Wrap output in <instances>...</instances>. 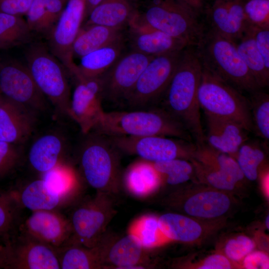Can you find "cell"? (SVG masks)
I'll return each instance as SVG.
<instances>
[{"mask_svg": "<svg viewBox=\"0 0 269 269\" xmlns=\"http://www.w3.org/2000/svg\"><path fill=\"white\" fill-rule=\"evenodd\" d=\"M203 64L196 46H188L182 53L178 65L159 100L162 108L190 133L195 143L205 142L197 93Z\"/></svg>", "mask_w": 269, "mask_h": 269, "instance_id": "6da1fadb", "label": "cell"}, {"mask_svg": "<svg viewBox=\"0 0 269 269\" xmlns=\"http://www.w3.org/2000/svg\"><path fill=\"white\" fill-rule=\"evenodd\" d=\"M93 131L107 136L158 135L194 142L187 130L162 108L105 112Z\"/></svg>", "mask_w": 269, "mask_h": 269, "instance_id": "7a4b0ae2", "label": "cell"}, {"mask_svg": "<svg viewBox=\"0 0 269 269\" xmlns=\"http://www.w3.org/2000/svg\"><path fill=\"white\" fill-rule=\"evenodd\" d=\"M196 47L203 66L218 77L241 92L259 90L234 41L210 29Z\"/></svg>", "mask_w": 269, "mask_h": 269, "instance_id": "3957f363", "label": "cell"}, {"mask_svg": "<svg viewBox=\"0 0 269 269\" xmlns=\"http://www.w3.org/2000/svg\"><path fill=\"white\" fill-rule=\"evenodd\" d=\"M83 145L80 165L87 183L97 192L112 195L119 191L120 152L108 137L94 133Z\"/></svg>", "mask_w": 269, "mask_h": 269, "instance_id": "277c9868", "label": "cell"}, {"mask_svg": "<svg viewBox=\"0 0 269 269\" xmlns=\"http://www.w3.org/2000/svg\"><path fill=\"white\" fill-rule=\"evenodd\" d=\"M197 97L205 115L234 120L253 131L248 99L203 65Z\"/></svg>", "mask_w": 269, "mask_h": 269, "instance_id": "5b68a950", "label": "cell"}, {"mask_svg": "<svg viewBox=\"0 0 269 269\" xmlns=\"http://www.w3.org/2000/svg\"><path fill=\"white\" fill-rule=\"evenodd\" d=\"M134 18L190 46H197L204 33L198 16L179 0H151Z\"/></svg>", "mask_w": 269, "mask_h": 269, "instance_id": "8992f818", "label": "cell"}, {"mask_svg": "<svg viewBox=\"0 0 269 269\" xmlns=\"http://www.w3.org/2000/svg\"><path fill=\"white\" fill-rule=\"evenodd\" d=\"M26 66L37 87L62 115H69L71 94L63 65L40 43L25 52Z\"/></svg>", "mask_w": 269, "mask_h": 269, "instance_id": "52a82bcc", "label": "cell"}, {"mask_svg": "<svg viewBox=\"0 0 269 269\" xmlns=\"http://www.w3.org/2000/svg\"><path fill=\"white\" fill-rule=\"evenodd\" d=\"M111 195L97 192L75 206L69 218L72 234L68 242L89 248L97 245L116 212Z\"/></svg>", "mask_w": 269, "mask_h": 269, "instance_id": "ba28073f", "label": "cell"}, {"mask_svg": "<svg viewBox=\"0 0 269 269\" xmlns=\"http://www.w3.org/2000/svg\"><path fill=\"white\" fill-rule=\"evenodd\" d=\"M107 137L120 152L152 162L195 158L196 143L177 138L158 135Z\"/></svg>", "mask_w": 269, "mask_h": 269, "instance_id": "9c48e42d", "label": "cell"}, {"mask_svg": "<svg viewBox=\"0 0 269 269\" xmlns=\"http://www.w3.org/2000/svg\"><path fill=\"white\" fill-rule=\"evenodd\" d=\"M183 49L152 58L125 100L130 106L142 108L159 101L170 82Z\"/></svg>", "mask_w": 269, "mask_h": 269, "instance_id": "30bf717a", "label": "cell"}, {"mask_svg": "<svg viewBox=\"0 0 269 269\" xmlns=\"http://www.w3.org/2000/svg\"><path fill=\"white\" fill-rule=\"evenodd\" d=\"M0 93L36 115L46 108V97L37 87L26 65L16 60L0 63Z\"/></svg>", "mask_w": 269, "mask_h": 269, "instance_id": "8fae6325", "label": "cell"}, {"mask_svg": "<svg viewBox=\"0 0 269 269\" xmlns=\"http://www.w3.org/2000/svg\"><path fill=\"white\" fill-rule=\"evenodd\" d=\"M71 75L76 84L71 95L69 116L84 134H88L94 130L105 112L102 105L104 94L101 77H84L77 68Z\"/></svg>", "mask_w": 269, "mask_h": 269, "instance_id": "7c38bea8", "label": "cell"}, {"mask_svg": "<svg viewBox=\"0 0 269 269\" xmlns=\"http://www.w3.org/2000/svg\"><path fill=\"white\" fill-rule=\"evenodd\" d=\"M86 0H68L59 19L49 35L51 52L70 73L76 68L72 46L86 15Z\"/></svg>", "mask_w": 269, "mask_h": 269, "instance_id": "4fadbf2b", "label": "cell"}, {"mask_svg": "<svg viewBox=\"0 0 269 269\" xmlns=\"http://www.w3.org/2000/svg\"><path fill=\"white\" fill-rule=\"evenodd\" d=\"M153 57L132 50L123 54L101 77L104 98L125 100Z\"/></svg>", "mask_w": 269, "mask_h": 269, "instance_id": "5bb4252c", "label": "cell"}, {"mask_svg": "<svg viewBox=\"0 0 269 269\" xmlns=\"http://www.w3.org/2000/svg\"><path fill=\"white\" fill-rule=\"evenodd\" d=\"M103 269H144L145 250L131 234L118 237L104 233L95 246Z\"/></svg>", "mask_w": 269, "mask_h": 269, "instance_id": "9a60e30c", "label": "cell"}, {"mask_svg": "<svg viewBox=\"0 0 269 269\" xmlns=\"http://www.w3.org/2000/svg\"><path fill=\"white\" fill-rule=\"evenodd\" d=\"M20 232L56 250L66 244L72 234L70 219L58 210L32 211Z\"/></svg>", "mask_w": 269, "mask_h": 269, "instance_id": "2e32d148", "label": "cell"}, {"mask_svg": "<svg viewBox=\"0 0 269 269\" xmlns=\"http://www.w3.org/2000/svg\"><path fill=\"white\" fill-rule=\"evenodd\" d=\"M10 245V269H60L57 250L20 232Z\"/></svg>", "mask_w": 269, "mask_h": 269, "instance_id": "e0dca14e", "label": "cell"}, {"mask_svg": "<svg viewBox=\"0 0 269 269\" xmlns=\"http://www.w3.org/2000/svg\"><path fill=\"white\" fill-rule=\"evenodd\" d=\"M129 41L132 50L155 57L183 50L189 44L137 21L129 23Z\"/></svg>", "mask_w": 269, "mask_h": 269, "instance_id": "ac0fdd59", "label": "cell"}, {"mask_svg": "<svg viewBox=\"0 0 269 269\" xmlns=\"http://www.w3.org/2000/svg\"><path fill=\"white\" fill-rule=\"evenodd\" d=\"M36 114L0 93V140L19 145L32 134Z\"/></svg>", "mask_w": 269, "mask_h": 269, "instance_id": "d6986e66", "label": "cell"}, {"mask_svg": "<svg viewBox=\"0 0 269 269\" xmlns=\"http://www.w3.org/2000/svg\"><path fill=\"white\" fill-rule=\"evenodd\" d=\"M245 1L214 0L208 12L210 29L236 41L248 25L244 12Z\"/></svg>", "mask_w": 269, "mask_h": 269, "instance_id": "ffe728a7", "label": "cell"}, {"mask_svg": "<svg viewBox=\"0 0 269 269\" xmlns=\"http://www.w3.org/2000/svg\"><path fill=\"white\" fill-rule=\"evenodd\" d=\"M205 141L210 146L234 158L239 147L248 139V132L241 124L227 118L205 115Z\"/></svg>", "mask_w": 269, "mask_h": 269, "instance_id": "44dd1931", "label": "cell"}, {"mask_svg": "<svg viewBox=\"0 0 269 269\" xmlns=\"http://www.w3.org/2000/svg\"><path fill=\"white\" fill-rule=\"evenodd\" d=\"M137 11L136 0H103L90 12L85 25L124 29Z\"/></svg>", "mask_w": 269, "mask_h": 269, "instance_id": "7402d4cb", "label": "cell"}, {"mask_svg": "<svg viewBox=\"0 0 269 269\" xmlns=\"http://www.w3.org/2000/svg\"><path fill=\"white\" fill-rule=\"evenodd\" d=\"M9 195L17 206L32 212L58 210L65 205L61 197L42 178L28 183L18 193Z\"/></svg>", "mask_w": 269, "mask_h": 269, "instance_id": "603a6c76", "label": "cell"}, {"mask_svg": "<svg viewBox=\"0 0 269 269\" xmlns=\"http://www.w3.org/2000/svg\"><path fill=\"white\" fill-rule=\"evenodd\" d=\"M64 147L63 140L57 134L43 135L31 145L28 154L29 163L35 171L43 174L60 162Z\"/></svg>", "mask_w": 269, "mask_h": 269, "instance_id": "cb8c5ba5", "label": "cell"}, {"mask_svg": "<svg viewBox=\"0 0 269 269\" xmlns=\"http://www.w3.org/2000/svg\"><path fill=\"white\" fill-rule=\"evenodd\" d=\"M162 178L153 163L145 160L132 164L126 170L123 182L127 190L134 196L150 195L160 185Z\"/></svg>", "mask_w": 269, "mask_h": 269, "instance_id": "d4e9b609", "label": "cell"}, {"mask_svg": "<svg viewBox=\"0 0 269 269\" xmlns=\"http://www.w3.org/2000/svg\"><path fill=\"white\" fill-rule=\"evenodd\" d=\"M124 29L98 24L81 27L72 46L73 56L81 58L88 53L124 38Z\"/></svg>", "mask_w": 269, "mask_h": 269, "instance_id": "484cf974", "label": "cell"}, {"mask_svg": "<svg viewBox=\"0 0 269 269\" xmlns=\"http://www.w3.org/2000/svg\"><path fill=\"white\" fill-rule=\"evenodd\" d=\"M124 38L116 41L81 57L77 71L88 78L101 77L123 54Z\"/></svg>", "mask_w": 269, "mask_h": 269, "instance_id": "4316f807", "label": "cell"}, {"mask_svg": "<svg viewBox=\"0 0 269 269\" xmlns=\"http://www.w3.org/2000/svg\"><path fill=\"white\" fill-rule=\"evenodd\" d=\"M65 0H33L27 11L26 21L33 32L49 35L64 7Z\"/></svg>", "mask_w": 269, "mask_h": 269, "instance_id": "83f0119b", "label": "cell"}, {"mask_svg": "<svg viewBox=\"0 0 269 269\" xmlns=\"http://www.w3.org/2000/svg\"><path fill=\"white\" fill-rule=\"evenodd\" d=\"M230 201L225 194L213 191L198 193L189 197L184 204L186 213L192 216L212 218L225 214Z\"/></svg>", "mask_w": 269, "mask_h": 269, "instance_id": "f1b7e54d", "label": "cell"}, {"mask_svg": "<svg viewBox=\"0 0 269 269\" xmlns=\"http://www.w3.org/2000/svg\"><path fill=\"white\" fill-rule=\"evenodd\" d=\"M237 51L259 88L269 85V70L265 65L248 25L242 36L235 41Z\"/></svg>", "mask_w": 269, "mask_h": 269, "instance_id": "f546056e", "label": "cell"}, {"mask_svg": "<svg viewBox=\"0 0 269 269\" xmlns=\"http://www.w3.org/2000/svg\"><path fill=\"white\" fill-rule=\"evenodd\" d=\"M57 252L62 269H103L96 247L89 248L67 242Z\"/></svg>", "mask_w": 269, "mask_h": 269, "instance_id": "4dcf8cb0", "label": "cell"}, {"mask_svg": "<svg viewBox=\"0 0 269 269\" xmlns=\"http://www.w3.org/2000/svg\"><path fill=\"white\" fill-rule=\"evenodd\" d=\"M158 223L162 233L171 241H194L202 233V228L198 223L178 214H163L158 218Z\"/></svg>", "mask_w": 269, "mask_h": 269, "instance_id": "1f68e13d", "label": "cell"}, {"mask_svg": "<svg viewBox=\"0 0 269 269\" xmlns=\"http://www.w3.org/2000/svg\"><path fill=\"white\" fill-rule=\"evenodd\" d=\"M42 174V178L61 197L65 205L80 191V185L74 171L61 162Z\"/></svg>", "mask_w": 269, "mask_h": 269, "instance_id": "d6a6232c", "label": "cell"}, {"mask_svg": "<svg viewBox=\"0 0 269 269\" xmlns=\"http://www.w3.org/2000/svg\"><path fill=\"white\" fill-rule=\"evenodd\" d=\"M32 33L21 16L0 12V50L30 42Z\"/></svg>", "mask_w": 269, "mask_h": 269, "instance_id": "836d02e7", "label": "cell"}, {"mask_svg": "<svg viewBox=\"0 0 269 269\" xmlns=\"http://www.w3.org/2000/svg\"><path fill=\"white\" fill-rule=\"evenodd\" d=\"M128 233L135 237L145 250L171 242L161 231L158 218L152 215H144L134 220L131 224Z\"/></svg>", "mask_w": 269, "mask_h": 269, "instance_id": "e575fe53", "label": "cell"}, {"mask_svg": "<svg viewBox=\"0 0 269 269\" xmlns=\"http://www.w3.org/2000/svg\"><path fill=\"white\" fill-rule=\"evenodd\" d=\"M262 147L258 143L248 139L239 147L234 157L244 177L250 180L257 179L259 167L265 159Z\"/></svg>", "mask_w": 269, "mask_h": 269, "instance_id": "d590c367", "label": "cell"}, {"mask_svg": "<svg viewBox=\"0 0 269 269\" xmlns=\"http://www.w3.org/2000/svg\"><path fill=\"white\" fill-rule=\"evenodd\" d=\"M249 100L253 131L267 142L269 140V96L256 90Z\"/></svg>", "mask_w": 269, "mask_h": 269, "instance_id": "8d00e7d4", "label": "cell"}, {"mask_svg": "<svg viewBox=\"0 0 269 269\" xmlns=\"http://www.w3.org/2000/svg\"><path fill=\"white\" fill-rule=\"evenodd\" d=\"M155 169L167 183L175 185L188 181L193 168L187 159L175 158L152 162Z\"/></svg>", "mask_w": 269, "mask_h": 269, "instance_id": "74e56055", "label": "cell"}, {"mask_svg": "<svg viewBox=\"0 0 269 269\" xmlns=\"http://www.w3.org/2000/svg\"><path fill=\"white\" fill-rule=\"evenodd\" d=\"M196 166L199 173L205 177L209 184L220 190H233L245 177L241 171L218 170L198 163H196Z\"/></svg>", "mask_w": 269, "mask_h": 269, "instance_id": "f35d334b", "label": "cell"}, {"mask_svg": "<svg viewBox=\"0 0 269 269\" xmlns=\"http://www.w3.org/2000/svg\"><path fill=\"white\" fill-rule=\"evenodd\" d=\"M244 12L248 25L269 28V0H246Z\"/></svg>", "mask_w": 269, "mask_h": 269, "instance_id": "ab89813d", "label": "cell"}, {"mask_svg": "<svg viewBox=\"0 0 269 269\" xmlns=\"http://www.w3.org/2000/svg\"><path fill=\"white\" fill-rule=\"evenodd\" d=\"M21 157L18 145L0 140V179L13 171L20 163Z\"/></svg>", "mask_w": 269, "mask_h": 269, "instance_id": "60d3db41", "label": "cell"}, {"mask_svg": "<svg viewBox=\"0 0 269 269\" xmlns=\"http://www.w3.org/2000/svg\"><path fill=\"white\" fill-rule=\"evenodd\" d=\"M17 206L9 194L0 192V236L7 237L13 228Z\"/></svg>", "mask_w": 269, "mask_h": 269, "instance_id": "b9f144b4", "label": "cell"}, {"mask_svg": "<svg viewBox=\"0 0 269 269\" xmlns=\"http://www.w3.org/2000/svg\"><path fill=\"white\" fill-rule=\"evenodd\" d=\"M255 247L254 241L245 236H239L228 241L225 252L229 259L238 261L252 252Z\"/></svg>", "mask_w": 269, "mask_h": 269, "instance_id": "7bdbcfd3", "label": "cell"}, {"mask_svg": "<svg viewBox=\"0 0 269 269\" xmlns=\"http://www.w3.org/2000/svg\"><path fill=\"white\" fill-rule=\"evenodd\" d=\"M250 26L252 30L256 47L262 57L266 68L269 70V28Z\"/></svg>", "mask_w": 269, "mask_h": 269, "instance_id": "ee69618b", "label": "cell"}, {"mask_svg": "<svg viewBox=\"0 0 269 269\" xmlns=\"http://www.w3.org/2000/svg\"><path fill=\"white\" fill-rule=\"evenodd\" d=\"M33 0H0V12L21 16L25 14Z\"/></svg>", "mask_w": 269, "mask_h": 269, "instance_id": "f6af8a7d", "label": "cell"}, {"mask_svg": "<svg viewBox=\"0 0 269 269\" xmlns=\"http://www.w3.org/2000/svg\"><path fill=\"white\" fill-rule=\"evenodd\" d=\"M243 266L247 269H268L269 257L262 252H252L244 257Z\"/></svg>", "mask_w": 269, "mask_h": 269, "instance_id": "bcb514c9", "label": "cell"}, {"mask_svg": "<svg viewBox=\"0 0 269 269\" xmlns=\"http://www.w3.org/2000/svg\"><path fill=\"white\" fill-rule=\"evenodd\" d=\"M231 268V263L226 257L220 254H216L208 257L199 269H230Z\"/></svg>", "mask_w": 269, "mask_h": 269, "instance_id": "7dc6e473", "label": "cell"}, {"mask_svg": "<svg viewBox=\"0 0 269 269\" xmlns=\"http://www.w3.org/2000/svg\"><path fill=\"white\" fill-rule=\"evenodd\" d=\"M11 259V251L9 243L0 244V269H10Z\"/></svg>", "mask_w": 269, "mask_h": 269, "instance_id": "c3c4849f", "label": "cell"}, {"mask_svg": "<svg viewBox=\"0 0 269 269\" xmlns=\"http://www.w3.org/2000/svg\"><path fill=\"white\" fill-rule=\"evenodd\" d=\"M197 16L203 11L206 0H179Z\"/></svg>", "mask_w": 269, "mask_h": 269, "instance_id": "681fc988", "label": "cell"}, {"mask_svg": "<svg viewBox=\"0 0 269 269\" xmlns=\"http://www.w3.org/2000/svg\"><path fill=\"white\" fill-rule=\"evenodd\" d=\"M102 0H86V14L88 15L92 10Z\"/></svg>", "mask_w": 269, "mask_h": 269, "instance_id": "f907efd6", "label": "cell"}, {"mask_svg": "<svg viewBox=\"0 0 269 269\" xmlns=\"http://www.w3.org/2000/svg\"><path fill=\"white\" fill-rule=\"evenodd\" d=\"M269 173H266L263 178V187L268 196H269Z\"/></svg>", "mask_w": 269, "mask_h": 269, "instance_id": "816d5d0a", "label": "cell"}, {"mask_svg": "<svg viewBox=\"0 0 269 269\" xmlns=\"http://www.w3.org/2000/svg\"><path fill=\"white\" fill-rule=\"evenodd\" d=\"M269 216H268L266 218V227L268 229L269 228Z\"/></svg>", "mask_w": 269, "mask_h": 269, "instance_id": "f5cc1de1", "label": "cell"}]
</instances>
